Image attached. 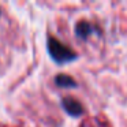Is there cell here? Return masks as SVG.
<instances>
[{"mask_svg":"<svg viewBox=\"0 0 127 127\" xmlns=\"http://www.w3.org/2000/svg\"><path fill=\"white\" fill-rule=\"evenodd\" d=\"M48 52H49V56L58 64L70 63V62H74L78 58V55L71 48L67 47L63 42H60L55 37H49L48 38Z\"/></svg>","mask_w":127,"mask_h":127,"instance_id":"obj_1","label":"cell"},{"mask_svg":"<svg viewBox=\"0 0 127 127\" xmlns=\"http://www.w3.org/2000/svg\"><path fill=\"white\" fill-rule=\"evenodd\" d=\"M62 107L68 115L71 116H81L83 113V107L78 100L72 97H64L62 100Z\"/></svg>","mask_w":127,"mask_h":127,"instance_id":"obj_2","label":"cell"},{"mask_svg":"<svg viewBox=\"0 0 127 127\" xmlns=\"http://www.w3.org/2000/svg\"><path fill=\"white\" fill-rule=\"evenodd\" d=\"M97 32H98L97 26L92 25V23H89V22H85V21L78 22L77 25H75V36H77L78 38H81V40L89 38L90 36L96 34Z\"/></svg>","mask_w":127,"mask_h":127,"instance_id":"obj_3","label":"cell"},{"mask_svg":"<svg viewBox=\"0 0 127 127\" xmlns=\"http://www.w3.org/2000/svg\"><path fill=\"white\" fill-rule=\"evenodd\" d=\"M55 83L58 86H60V88H75V86H77V82H75L70 75H66V74L56 75Z\"/></svg>","mask_w":127,"mask_h":127,"instance_id":"obj_4","label":"cell"},{"mask_svg":"<svg viewBox=\"0 0 127 127\" xmlns=\"http://www.w3.org/2000/svg\"><path fill=\"white\" fill-rule=\"evenodd\" d=\"M0 15H1V12H0Z\"/></svg>","mask_w":127,"mask_h":127,"instance_id":"obj_5","label":"cell"}]
</instances>
